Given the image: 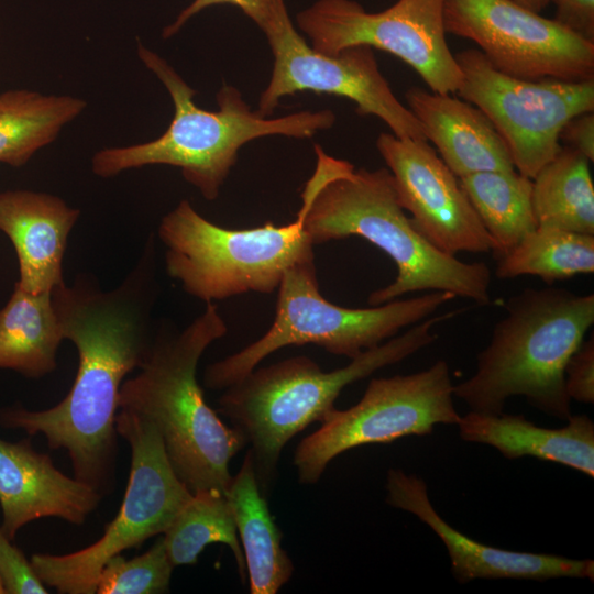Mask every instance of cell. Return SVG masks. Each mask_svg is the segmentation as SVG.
<instances>
[{
	"label": "cell",
	"instance_id": "cb8c5ba5",
	"mask_svg": "<svg viewBox=\"0 0 594 594\" xmlns=\"http://www.w3.org/2000/svg\"><path fill=\"white\" fill-rule=\"evenodd\" d=\"M590 160L565 146L532 178L538 227L594 235V185Z\"/></svg>",
	"mask_w": 594,
	"mask_h": 594
},
{
	"label": "cell",
	"instance_id": "4316f807",
	"mask_svg": "<svg viewBox=\"0 0 594 594\" xmlns=\"http://www.w3.org/2000/svg\"><path fill=\"white\" fill-rule=\"evenodd\" d=\"M162 537L174 566L196 564L207 546L223 543L231 549L241 579L246 578L244 554L224 493L211 490L193 493Z\"/></svg>",
	"mask_w": 594,
	"mask_h": 594
},
{
	"label": "cell",
	"instance_id": "e575fe53",
	"mask_svg": "<svg viewBox=\"0 0 594 594\" xmlns=\"http://www.w3.org/2000/svg\"><path fill=\"white\" fill-rule=\"evenodd\" d=\"M0 594H6L4 588H3L2 584H1V582H0Z\"/></svg>",
	"mask_w": 594,
	"mask_h": 594
},
{
	"label": "cell",
	"instance_id": "6da1fadb",
	"mask_svg": "<svg viewBox=\"0 0 594 594\" xmlns=\"http://www.w3.org/2000/svg\"><path fill=\"white\" fill-rule=\"evenodd\" d=\"M154 246L146 245L136 268L112 290L91 279L65 282L52 292L64 339L78 352V370L65 398L44 410L0 409V426L43 435L52 450L64 449L74 477L108 494L117 458L116 418L127 376L139 369L151 345V310L156 298Z\"/></svg>",
	"mask_w": 594,
	"mask_h": 594
},
{
	"label": "cell",
	"instance_id": "d6986e66",
	"mask_svg": "<svg viewBox=\"0 0 594 594\" xmlns=\"http://www.w3.org/2000/svg\"><path fill=\"white\" fill-rule=\"evenodd\" d=\"M406 100L427 141L458 178L486 170H515L504 140L472 103L419 87L408 89Z\"/></svg>",
	"mask_w": 594,
	"mask_h": 594
},
{
	"label": "cell",
	"instance_id": "30bf717a",
	"mask_svg": "<svg viewBox=\"0 0 594 594\" xmlns=\"http://www.w3.org/2000/svg\"><path fill=\"white\" fill-rule=\"evenodd\" d=\"M453 386L443 360L417 373L371 380L358 404L336 408L297 446L299 483L316 484L333 459L356 447L430 435L440 424L458 425Z\"/></svg>",
	"mask_w": 594,
	"mask_h": 594
},
{
	"label": "cell",
	"instance_id": "2e32d148",
	"mask_svg": "<svg viewBox=\"0 0 594 594\" xmlns=\"http://www.w3.org/2000/svg\"><path fill=\"white\" fill-rule=\"evenodd\" d=\"M386 492L387 504L417 516L443 542L451 561V572L459 583L481 579L539 582L558 578L594 579L593 560L505 550L462 534L437 513L429 499L425 481L416 474L389 469Z\"/></svg>",
	"mask_w": 594,
	"mask_h": 594
},
{
	"label": "cell",
	"instance_id": "f1b7e54d",
	"mask_svg": "<svg viewBox=\"0 0 594 594\" xmlns=\"http://www.w3.org/2000/svg\"><path fill=\"white\" fill-rule=\"evenodd\" d=\"M220 4L238 7L265 34L288 16L285 0H194L179 12L170 24L163 29V38L167 40L177 34L193 16L202 10Z\"/></svg>",
	"mask_w": 594,
	"mask_h": 594
},
{
	"label": "cell",
	"instance_id": "8fae6325",
	"mask_svg": "<svg viewBox=\"0 0 594 594\" xmlns=\"http://www.w3.org/2000/svg\"><path fill=\"white\" fill-rule=\"evenodd\" d=\"M454 56L463 75L458 96L488 118L515 169L531 179L560 151L563 125L594 110V80L520 79L495 69L476 48Z\"/></svg>",
	"mask_w": 594,
	"mask_h": 594
},
{
	"label": "cell",
	"instance_id": "83f0119b",
	"mask_svg": "<svg viewBox=\"0 0 594 594\" xmlns=\"http://www.w3.org/2000/svg\"><path fill=\"white\" fill-rule=\"evenodd\" d=\"M174 565L163 537L141 556L127 560L117 554L102 566L96 586L98 594H160L169 590Z\"/></svg>",
	"mask_w": 594,
	"mask_h": 594
},
{
	"label": "cell",
	"instance_id": "ac0fdd59",
	"mask_svg": "<svg viewBox=\"0 0 594 594\" xmlns=\"http://www.w3.org/2000/svg\"><path fill=\"white\" fill-rule=\"evenodd\" d=\"M80 210L58 196L30 189L0 193V231L14 246L16 284L32 294L52 293L64 282L63 258Z\"/></svg>",
	"mask_w": 594,
	"mask_h": 594
},
{
	"label": "cell",
	"instance_id": "f546056e",
	"mask_svg": "<svg viewBox=\"0 0 594 594\" xmlns=\"http://www.w3.org/2000/svg\"><path fill=\"white\" fill-rule=\"evenodd\" d=\"M12 541L0 527V582L6 594L48 593L31 561Z\"/></svg>",
	"mask_w": 594,
	"mask_h": 594
},
{
	"label": "cell",
	"instance_id": "3957f363",
	"mask_svg": "<svg viewBox=\"0 0 594 594\" xmlns=\"http://www.w3.org/2000/svg\"><path fill=\"white\" fill-rule=\"evenodd\" d=\"M228 327L213 302L178 331L162 323L135 376L125 378L119 409L148 420L161 435L178 477L191 493L227 492L231 459L248 443L207 404L197 381L206 350L224 337Z\"/></svg>",
	"mask_w": 594,
	"mask_h": 594
},
{
	"label": "cell",
	"instance_id": "52a82bcc",
	"mask_svg": "<svg viewBox=\"0 0 594 594\" xmlns=\"http://www.w3.org/2000/svg\"><path fill=\"white\" fill-rule=\"evenodd\" d=\"M270 329L242 350L207 366L205 386L226 389L270 354L287 345L316 344L329 353L354 359L455 298L449 292L394 299L369 308H345L328 301L319 290L315 257L292 266L278 288Z\"/></svg>",
	"mask_w": 594,
	"mask_h": 594
},
{
	"label": "cell",
	"instance_id": "e0dca14e",
	"mask_svg": "<svg viewBox=\"0 0 594 594\" xmlns=\"http://www.w3.org/2000/svg\"><path fill=\"white\" fill-rule=\"evenodd\" d=\"M101 498L95 488L61 472L48 454L33 448L31 439L0 438V527L9 539L42 518L82 525Z\"/></svg>",
	"mask_w": 594,
	"mask_h": 594
},
{
	"label": "cell",
	"instance_id": "ba28073f",
	"mask_svg": "<svg viewBox=\"0 0 594 594\" xmlns=\"http://www.w3.org/2000/svg\"><path fill=\"white\" fill-rule=\"evenodd\" d=\"M157 235L166 248L168 276L205 302L250 292L271 294L292 266L315 257L298 215L284 226L228 229L183 199L161 219Z\"/></svg>",
	"mask_w": 594,
	"mask_h": 594
},
{
	"label": "cell",
	"instance_id": "d4e9b609",
	"mask_svg": "<svg viewBox=\"0 0 594 594\" xmlns=\"http://www.w3.org/2000/svg\"><path fill=\"white\" fill-rule=\"evenodd\" d=\"M501 256L538 224L532 208V179L516 170H486L459 178Z\"/></svg>",
	"mask_w": 594,
	"mask_h": 594
},
{
	"label": "cell",
	"instance_id": "7402d4cb",
	"mask_svg": "<svg viewBox=\"0 0 594 594\" xmlns=\"http://www.w3.org/2000/svg\"><path fill=\"white\" fill-rule=\"evenodd\" d=\"M63 340L52 293L32 294L15 283L0 309V369L42 378L56 370Z\"/></svg>",
	"mask_w": 594,
	"mask_h": 594
},
{
	"label": "cell",
	"instance_id": "1f68e13d",
	"mask_svg": "<svg viewBox=\"0 0 594 594\" xmlns=\"http://www.w3.org/2000/svg\"><path fill=\"white\" fill-rule=\"evenodd\" d=\"M554 20L576 35L594 42V0H549Z\"/></svg>",
	"mask_w": 594,
	"mask_h": 594
},
{
	"label": "cell",
	"instance_id": "d6a6232c",
	"mask_svg": "<svg viewBox=\"0 0 594 594\" xmlns=\"http://www.w3.org/2000/svg\"><path fill=\"white\" fill-rule=\"evenodd\" d=\"M559 139L569 147L584 154L591 162L594 161V116L585 112L571 118L562 128Z\"/></svg>",
	"mask_w": 594,
	"mask_h": 594
},
{
	"label": "cell",
	"instance_id": "5bb4252c",
	"mask_svg": "<svg viewBox=\"0 0 594 594\" xmlns=\"http://www.w3.org/2000/svg\"><path fill=\"white\" fill-rule=\"evenodd\" d=\"M266 35L274 56L271 79L257 111L270 117L279 100L302 91L344 97L361 116H375L398 138L427 141L413 112L393 92L378 68L373 48L364 45L327 55L314 50L289 15Z\"/></svg>",
	"mask_w": 594,
	"mask_h": 594
},
{
	"label": "cell",
	"instance_id": "603a6c76",
	"mask_svg": "<svg viewBox=\"0 0 594 594\" xmlns=\"http://www.w3.org/2000/svg\"><path fill=\"white\" fill-rule=\"evenodd\" d=\"M86 108L85 99L72 95L31 89L0 92V163L24 166Z\"/></svg>",
	"mask_w": 594,
	"mask_h": 594
},
{
	"label": "cell",
	"instance_id": "4fadbf2b",
	"mask_svg": "<svg viewBox=\"0 0 594 594\" xmlns=\"http://www.w3.org/2000/svg\"><path fill=\"white\" fill-rule=\"evenodd\" d=\"M442 12L446 32L474 42L503 74L594 80V42L514 0H442Z\"/></svg>",
	"mask_w": 594,
	"mask_h": 594
},
{
	"label": "cell",
	"instance_id": "484cf974",
	"mask_svg": "<svg viewBox=\"0 0 594 594\" xmlns=\"http://www.w3.org/2000/svg\"><path fill=\"white\" fill-rule=\"evenodd\" d=\"M496 260L499 279L534 275L552 285L594 272V235L537 227Z\"/></svg>",
	"mask_w": 594,
	"mask_h": 594
},
{
	"label": "cell",
	"instance_id": "7a4b0ae2",
	"mask_svg": "<svg viewBox=\"0 0 594 594\" xmlns=\"http://www.w3.org/2000/svg\"><path fill=\"white\" fill-rule=\"evenodd\" d=\"M317 164L301 191L298 216L314 245L360 237L397 267L395 280L367 298L377 306L415 292H449L480 306L491 302V270L432 245L406 216L388 168H360L316 146Z\"/></svg>",
	"mask_w": 594,
	"mask_h": 594
},
{
	"label": "cell",
	"instance_id": "9c48e42d",
	"mask_svg": "<svg viewBox=\"0 0 594 594\" xmlns=\"http://www.w3.org/2000/svg\"><path fill=\"white\" fill-rule=\"evenodd\" d=\"M116 428L131 449L129 482L119 513L92 544L73 553H35L31 558L41 581L62 594H95L105 563L163 535L193 495L174 471L163 439L148 420L119 409Z\"/></svg>",
	"mask_w": 594,
	"mask_h": 594
},
{
	"label": "cell",
	"instance_id": "ffe728a7",
	"mask_svg": "<svg viewBox=\"0 0 594 594\" xmlns=\"http://www.w3.org/2000/svg\"><path fill=\"white\" fill-rule=\"evenodd\" d=\"M468 442L487 444L509 460L532 457L594 476V422L586 415H571L561 428H543L522 415L461 416L457 425Z\"/></svg>",
	"mask_w": 594,
	"mask_h": 594
},
{
	"label": "cell",
	"instance_id": "44dd1931",
	"mask_svg": "<svg viewBox=\"0 0 594 594\" xmlns=\"http://www.w3.org/2000/svg\"><path fill=\"white\" fill-rule=\"evenodd\" d=\"M245 560L252 594H275L292 578L294 564L282 547L257 481L250 451L226 492Z\"/></svg>",
	"mask_w": 594,
	"mask_h": 594
},
{
	"label": "cell",
	"instance_id": "836d02e7",
	"mask_svg": "<svg viewBox=\"0 0 594 594\" xmlns=\"http://www.w3.org/2000/svg\"><path fill=\"white\" fill-rule=\"evenodd\" d=\"M525 8L540 13L544 8L549 6V0H514Z\"/></svg>",
	"mask_w": 594,
	"mask_h": 594
},
{
	"label": "cell",
	"instance_id": "9a60e30c",
	"mask_svg": "<svg viewBox=\"0 0 594 594\" xmlns=\"http://www.w3.org/2000/svg\"><path fill=\"white\" fill-rule=\"evenodd\" d=\"M376 148L393 175L402 207L432 245L454 256L493 252L494 243L459 178L428 141L381 133Z\"/></svg>",
	"mask_w": 594,
	"mask_h": 594
},
{
	"label": "cell",
	"instance_id": "277c9868",
	"mask_svg": "<svg viewBox=\"0 0 594 594\" xmlns=\"http://www.w3.org/2000/svg\"><path fill=\"white\" fill-rule=\"evenodd\" d=\"M136 53L166 88L174 116L165 132L152 141L97 151L91 157V169L101 178L148 165H169L179 168L185 180L212 201L245 143L268 135L307 139L329 130L336 122L330 109L301 110L270 119L253 111L231 85H223L217 92L216 111L199 108L194 100L197 91L164 57L140 41Z\"/></svg>",
	"mask_w": 594,
	"mask_h": 594
},
{
	"label": "cell",
	"instance_id": "8992f818",
	"mask_svg": "<svg viewBox=\"0 0 594 594\" xmlns=\"http://www.w3.org/2000/svg\"><path fill=\"white\" fill-rule=\"evenodd\" d=\"M454 314L430 316L331 372L308 356H294L254 369L227 387L218 400L219 411L251 443L261 490L274 477L286 443L310 424L322 422L344 387L433 343V327Z\"/></svg>",
	"mask_w": 594,
	"mask_h": 594
},
{
	"label": "cell",
	"instance_id": "5b68a950",
	"mask_svg": "<svg viewBox=\"0 0 594 594\" xmlns=\"http://www.w3.org/2000/svg\"><path fill=\"white\" fill-rule=\"evenodd\" d=\"M476 371L453 386L472 411L498 415L512 396H524L541 413L566 421L571 399L564 369L594 323V295L548 285L525 288L505 302Z\"/></svg>",
	"mask_w": 594,
	"mask_h": 594
},
{
	"label": "cell",
	"instance_id": "7c38bea8",
	"mask_svg": "<svg viewBox=\"0 0 594 594\" xmlns=\"http://www.w3.org/2000/svg\"><path fill=\"white\" fill-rule=\"evenodd\" d=\"M296 22L322 54L364 45L405 62L433 92L457 94L462 85L446 38L442 0H397L380 12H367L353 0H318Z\"/></svg>",
	"mask_w": 594,
	"mask_h": 594
},
{
	"label": "cell",
	"instance_id": "4dcf8cb0",
	"mask_svg": "<svg viewBox=\"0 0 594 594\" xmlns=\"http://www.w3.org/2000/svg\"><path fill=\"white\" fill-rule=\"evenodd\" d=\"M565 391L570 399L594 403V340L593 336L580 344L564 369Z\"/></svg>",
	"mask_w": 594,
	"mask_h": 594
}]
</instances>
